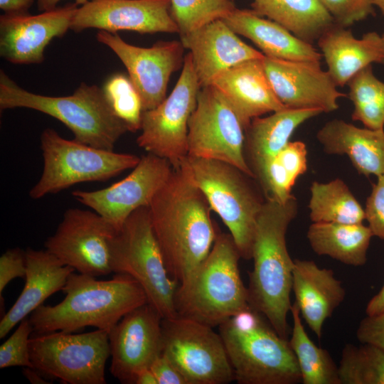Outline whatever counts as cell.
Instances as JSON below:
<instances>
[{
  "instance_id": "4fadbf2b",
  "label": "cell",
  "mask_w": 384,
  "mask_h": 384,
  "mask_svg": "<svg viewBox=\"0 0 384 384\" xmlns=\"http://www.w3.org/2000/svg\"><path fill=\"white\" fill-rule=\"evenodd\" d=\"M245 140V127L225 97L213 85L201 87L188 122V156L229 163L255 178Z\"/></svg>"
},
{
  "instance_id": "e0dca14e",
  "label": "cell",
  "mask_w": 384,
  "mask_h": 384,
  "mask_svg": "<svg viewBox=\"0 0 384 384\" xmlns=\"http://www.w3.org/2000/svg\"><path fill=\"white\" fill-rule=\"evenodd\" d=\"M162 316L148 302L125 314L109 332L110 371L121 383L134 384L162 353Z\"/></svg>"
},
{
  "instance_id": "b9f144b4",
  "label": "cell",
  "mask_w": 384,
  "mask_h": 384,
  "mask_svg": "<svg viewBox=\"0 0 384 384\" xmlns=\"http://www.w3.org/2000/svg\"><path fill=\"white\" fill-rule=\"evenodd\" d=\"M356 338L361 343L384 350V310L363 319L357 329Z\"/></svg>"
},
{
  "instance_id": "d4e9b609",
  "label": "cell",
  "mask_w": 384,
  "mask_h": 384,
  "mask_svg": "<svg viewBox=\"0 0 384 384\" xmlns=\"http://www.w3.org/2000/svg\"><path fill=\"white\" fill-rule=\"evenodd\" d=\"M317 41L327 72L338 87L347 85L372 63H384V39L375 31L358 39L346 27L334 24Z\"/></svg>"
},
{
  "instance_id": "9c48e42d",
  "label": "cell",
  "mask_w": 384,
  "mask_h": 384,
  "mask_svg": "<svg viewBox=\"0 0 384 384\" xmlns=\"http://www.w3.org/2000/svg\"><path fill=\"white\" fill-rule=\"evenodd\" d=\"M43 172L29 192L33 199L55 193L82 182L105 181L133 169L140 157L93 147L62 137L55 129L41 135Z\"/></svg>"
},
{
  "instance_id": "83f0119b",
  "label": "cell",
  "mask_w": 384,
  "mask_h": 384,
  "mask_svg": "<svg viewBox=\"0 0 384 384\" xmlns=\"http://www.w3.org/2000/svg\"><path fill=\"white\" fill-rule=\"evenodd\" d=\"M238 35L252 41L267 57L293 61L320 62L322 55L311 43L252 9H235L223 19Z\"/></svg>"
},
{
  "instance_id": "7402d4cb",
  "label": "cell",
  "mask_w": 384,
  "mask_h": 384,
  "mask_svg": "<svg viewBox=\"0 0 384 384\" xmlns=\"http://www.w3.org/2000/svg\"><path fill=\"white\" fill-rule=\"evenodd\" d=\"M262 59L242 62L223 73L210 85L228 100L245 130L254 118L287 107L275 95Z\"/></svg>"
},
{
  "instance_id": "5b68a950",
  "label": "cell",
  "mask_w": 384,
  "mask_h": 384,
  "mask_svg": "<svg viewBox=\"0 0 384 384\" xmlns=\"http://www.w3.org/2000/svg\"><path fill=\"white\" fill-rule=\"evenodd\" d=\"M240 384H297L300 370L288 339L280 336L265 317L250 306L219 326Z\"/></svg>"
},
{
  "instance_id": "e575fe53",
  "label": "cell",
  "mask_w": 384,
  "mask_h": 384,
  "mask_svg": "<svg viewBox=\"0 0 384 384\" xmlns=\"http://www.w3.org/2000/svg\"><path fill=\"white\" fill-rule=\"evenodd\" d=\"M338 368L341 384H384V350L347 343Z\"/></svg>"
},
{
  "instance_id": "277c9868",
  "label": "cell",
  "mask_w": 384,
  "mask_h": 384,
  "mask_svg": "<svg viewBox=\"0 0 384 384\" xmlns=\"http://www.w3.org/2000/svg\"><path fill=\"white\" fill-rule=\"evenodd\" d=\"M240 254L230 233L218 231L207 257L179 283L175 294L177 316L212 327L250 306L239 270Z\"/></svg>"
},
{
  "instance_id": "f1b7e54d",
  "label": "cell",
  "mask_w": 384,
  "mask_h": 384,
  "mask_svg": "<svg viewBox=\"0 0 384 384\" xmlns=\"http://www.w3.org/2000/svg\"><path fill=\"white\" fill-rule=\"evenodd\" d=\"M251 7L311 44L336 24L319 0H254Z\"/></svg>"
},
{
  "instance_id": "3957f363",
  "label": "cell",
  "mask_w": 384,
  "mask_h": 384,
  "mask_svg": "<svg viewBox=\"0 0 384 384\" xmlns=\"http://www.w3.org/2000/svg\"><path fill=\"white\" fill-rule=\"evenodd\" d=\"M58 304L41 305L29 318L33 332H75L87 326L110 332L127 313L148 302L141 285L127 274L110 280L73 272Z\"/></svg>"
},
{
  "instance_id": "74e56055",
  "label": "cell",
  "mask_w": 384,
  "mask_h": 384,
  "mask_svg": "<svg viewBox=\"0 0 384 384\" xmlns=\"http://www.w3.org/2000/svg\"><path fill=\"white\" fill-rule=\"evenodd\" d=\"M33 332L29 319H23L12 335L0 346V368L31 367L29 339Z\"/></svg>"
},
{
  "instance_id": "7a4b0ae2",
  "label": "cell",
  "mask_w": 384,
  "mask_h": 384,
  "mask_svg": "<svg viewBox=\"0 0 384 384\" xmlns=\"http://www.w3.org/2000/svg\"><path fill=\"white\" fill-rule=\"evenodd\" d=\"M298 212L294 196L282 203L266 198L256 220L247 287L250 306L261 313L277 333L288 339L294 260L286 234Z\"/></svg>"
},
{
  "instance_id": "f546056e",
  "label": "cell",
  "mask_w": 384,
  "mask_h": 384,
  "mask_svg": "<svg viewBox=\"0 0 384 384\" xmlns=\"http://www.w3.org/2000/svg\"><path fill=\"white\" fill-rule=\"evenodd\" d=\"M373 236L369 227L363 223H313L306 233L309 245L316 254L354 267L366 262Z\"/></svg>"
},
{
  "instance_id": "9a60e30c",
  "label": "cell",
  "mask_w": 384,
  "mask_h": 384,
  "mask_svg": "<svg viewBox=\"0 0 384 384\" xmlns=\"http://www.w3.org/2000/svg\"><path fill=\"white\" fill-rule=\"evenodd\" d=\"M173 171L168 160L147 153L140 157L131 173L119 181L97 191L75 190L72 195L117 230L134 210L149 207Z\"/></svg>"
},
{
  "instance_id": "4dcf8cb0",
  "label": "cell",
  "mask_w": 384,
  "mask_h": 384,
  "mask_svg": "<svg viewBox=\"0 0 384 384\" xmlns=\"http://www.w3.org/2000/svg\"><path fill=\"white\" fill-rule=\"evenodd\" d=\"M309 217L313 223H363L364 209L345 182L314 181L310 186Z\"/></svg>"
},
{
  "instance_id": "8d00e7d4",
  "label": "cell",
  "mask_w": 384,
  "mask_h": 384,
  "mask_svg": "<svg viewBox=\"0 0 384 384\" xmlns=\"http://www.w3.org/2000/svg\"><path fill=\"white\" fill-rule=\"evenodd\" d=\"M171 14L180 36L217 19H223L235 9L230 0H171Z\"/></svg>"
},
{
  "instance_id": "ab89813d",
  "label": "cell",
  "mask_w": 384,
  "mask_h": 384,
  "mask_svg": "<svg viewBox=\"0 0 384 384\" xmlns=\"http://www.w3.org/2000/svg\"><path fill=\"white\" fill-rule=\"evenodd\" d=\"M377 178L366 200L365 220L373 236L384 240V174Z\"/></svg>"
},
{
  "instance_id": "ee69618b",
  "label": "cell",
  "mask_w": 384,
  "mask_h": 384,
  "mask_svg": "<svg viewBox=\"0 0 384 384\" xmlns=\"http://www.w3.org/2000/svg\"><path fill=\"white\" fill-rule=\"evenodd\" d=\"M35 0H0V9L9 15H23L28 13Z\"/></svg>"
},
{
  "instance_id": "44dd1931",
  "label": "cell",
  "mask_w": 384,
  "mask_h": 384,
  "mask_svg": "<svg viewBox=\"0 0 384 384\" xmlns=\"http://www.w3.org/2000/svg\"><path fill=\"white\" fill-rule=\"evenodd\" d=\"M181 41L190 50L201 87L210 85L220 75L242 62L265 57L243 42L223 19L181 36Z\"/></svg>"
},
{
  "instance_id": "603a6c76",
  "label": "cell",
  "mask_w": 384,
  "mask_h": 384,
  "mask_svg": "<svg viewBox=\"0 0 384 384\" xmlns=\"http://www.w3.org/2000/svg\"><path fill=\"white\" fill-rule=\"evenodd\" d=\"M292 291L300 314L318 338L325 321L343 302L346 290L330 269L314 261L294 260Z\"/></svg>"
},
{
  "instance_id": "f35d334b",
  "label": "cell",
  "mask_w": 384,
  "mask_h": 384,
  "mask_svg": "<svg viewBox=\"0 0 384 384\" xmlns=\"http://www.w3.org/2000/svg\"><path fill=\"white\" fill-rule=\"evenodd\" d=\"M336 24L348 27L374 14L375 0H319Z\"/></svg>"
},
{
  "instance_id": "5bb4252c",
  "label": "cell",
  "mask_w": 384,
  "mask_h": 384,
  "mask_svg": "<svg viewBox=\"0 0 384 384\" xmlns=\"http://www.w3.org/2000/svg\"><path fill=\"white\" fill-rule=\"evenodd\" d=\"M117 230L96 212L68 209L46 250L78 273L93 277L112 272L109 238Z\"/></svg>"
},
{
  "instance_id": "60d3db41",
  "label": "cell",
  "mask_w": 384,
  "mask_h": 384,
  "mask_svg": "<svg viewBox=\"0 0 384 384\" xmlns=\"http://www.w3.org/2000/svg\"><path fill=\"white\" fill-rule=\"evenodd\" d=\"M26 251L16 247L8 249L0 257V296L6 285L14 279L25 278Z\"/></svg>"
},
{
  "instance_id": "484cf974",
  "label": "cell",
  "mask_w": 384,
  "mask_h": 384,
  "mask_svg": "<svg viewBox=\"0 0 384 384\" xmlns=\"http://www.w3.org/2000/svg\"><path fill=\"white\" fill-rule=\"evenodd\" d=\"M316 138L326 153L346 155L359 174H384V129L360 128L334 119L318 131Z\"/></svg>"
},
{
  "instance_id": "7bdbcfd3",
  "label": "cell",
  "mask_w": 384,
  "mask_h": 384,
  "mask_svg": "<svg viewBox=\"0 0 384 384\" xmlns=\"http://www.w3.org/2000/svg\"><path fill=\"white\" fill-rule=\"evenodd\" d=\"M150 368L158 384H188L183 375L162 353L153 361Z\"/></svg>"
},
{
  "instance_id": "d6a6232c",
  "label": "cell",
  "mask_w": 384,
  "mask_h": 384,
  "mask_svg": "<svg viewBox=\"0 0 384 384\" xmlns=\"http://www.w3.org/2000/svg\"><path fill=\"white\" fill-rule=\"evenodd\" d=\"M307 171V149L301 141L289 142L267 166L257 181L265 198L284 203L293 195L297 179Z\"/></svg>"
},
{
  "instance_id": "ffe728a7",
  "label": "cell",
  "mask_w": 384,
  "mask_h": 384,
  "mask_svg": "<svg viewBox=\"0 0 384 384\" xmlns=\"http://www.w3.org/2000/svg\"><path fill=\"white\" fill-rule=\"evenodd\" d=\"M77 9L74 3L36 15H1V57L14 64L41 63L52 39L63 37L70 29Z\"/></svg>"
},
{
  "instance_id": "4316f807",
  "label": "cell",
  "mask_w": 384,
  "mask_h": 384,
  "mask_svg": "<svg viewBox=\"0 0 384 384\" xmlns=\"http://www.w3.org/2000/svg\"><path fill=\"white\" fill-rule=\"evenodd\" d=\"M322 112L319 109L286 107L251 121L245 130V156L256 181L273 157L290 142L294 131L305 121Z\"/></svg>"
},
{
  "instance_id": "f907efd6",
  "label": "cell",
  "mask_w": 384,
  "mask_h": 384,
  "mask_svg": "<svg viewBox=\"0 0 384 384\" xmlns=\"http://www.w3.org/2000/svg\"><path fill=\"white\" fill-rule=\"evenodd\" d=\"M230 1H233L234 0H230Z\"/></svg>"
},
{
  "instance_id": "7dc6e473",
  "label": "cell",
  "mask_w": 384,
  "mask_h": 384,
  "mask_svg": "<svg viewBox=\"0 0 384 384\" xmlns=\"http://www.w3.org/2000/svg\"><path fill=\"white\" fill-rule=\"evenodd\" d=\"M134 384H158V382L151 368H146L137 373Z\"/></svg>"
},
{
  "instance_id": "6da1fadb",
  "label": "cell",
  "mask_w": 384,
  "mask_h": 384,
  "mask_svg": "<svg viewBox=\"0 0 384 384\" xmlns=\"http://www.w3.org/2000/svg\"><path fill=\"white\" fill-rule=\"evenodd\" d=\"M149 210L169 274L180 283L207 257L215 240L218 229L210 205L179 166L156 193Z\"/></svg>"
},
{
  "instance_id": "2e32d148",
  "label": "cell",
  "mask_w": 384,
  "mask_h": 384,
  "mask_svg": "<svg viewBox=\"0 0 384 384\" xmlns=\"http://www.w3.org/2000/svg\"><path fill=\"white\" fill-rule=\"evenodd\" d=\"M97 40L110 48L124 65L138 91L143 110H152L166 97L171 75L183 65L181 41H158L142 48L125 42L117 33L100 30Z\"/></svg>"
},
{
  "instance_id": "1f68e13d",
  "label": "cell",
  "mask_w": 384,
  "mask_h": 384,
  "mask_svg": "<svg viewBox=\"0 0 384 384\" xmlns=\"http://www.w3.org/2000/svg\"><path fill=\"white\" fill-rule=\"evenodd\" d=\"M293 327L289 345L295 355L303 384H341L338 366L330 353L318 347L309 337L294 302L290 308Z\"/></svg>"
},
{
  "instance_id": "681fc988",
  "label": "cell",
  "mask_w": 384,
  "mask_h": 384,
  "mask_svg": "<svg viewBox=\"0 0 384 384\" xmlns=\"http://www.w3.org/2000/svg\"><path fill=\"white\" fill-rule=\"evenodd\" d=\"M374 5L378 7L384 15V0H375ZM382 37L384 39V33H383Z\"/></svg>"
},
{
  "instance_id": "836d02e7",
  "label": "cell",
  "mask_w": 384,
  "mask_h": 384,
  "mask_svg": "<svg viewBox=\"0 0 384 384\" xmlns=\"http://www.w3.org/2000/svg\"><path fill=\"white\" fill-rule=\"evenodd\" d=\"M347 85L354 106L352 119L369 129H384V82L375 76L371 65L356 74Z\"/></svg>"
},
{
  "instance_id": "cb8c5ba5",
  "label": "cell",
  "mask_w": 384,
  "mask_h": 384,
  "mask_svg": "<svg viewBox=\"0 0 384 384\" xmlns=\"http://www.w3.org/2000/svg\"><path fill=\"white\" fill-rule=\"evenodd\" d=\"M25 284L19 297L0 321V338L35 311L53 294L62 290L75 270L46 250H26Z\"/></svg>"
},
{
  "instance_id": "7c38bea8",
  "label": "cell",
  "mask_w": 384,
  "mask_h": 384,
  "mask_svg": "<svg viewBox=\"0 0 384 384\" xmlns=\"http://www.w3.org/2000/svg\"><path fill=\"white\" fill-rule=\"evenodd\" d=\"M201 85L190 53L184 57L173 90L156 107L143 112L138 146L168 160L178 169L188 156L189 119L197 104Z\"/></svg>"
},
{
  "instance_id": "ba28073f",
  "label": "cell",
  "mask_w": 384,
  "mask_h": 384,
  "mask_svg": "<svg viewBox=\"0 0 384 384\" xmlns=\"http://www.w3.org/2000/svg\"><path fill=\"white\" fill-rule=\"evenodd\" d=\"M108 247L112 272L135 279L146 293L148 303L163 319L177 316L174 299L179 283L166 269L149 207L134 210L109 238Z\"/></svg>"
},
{
  "instance_id": "8992f818",
  "label": "cell",
  "mask_w": 384,
  "mask_h": 384,
  "mask_svg": "<svg viewBox=\"0 0 384 384\" xmlns=\"http://www.w3.org/2000/svg\"><path fill=\"white\" fill-rule=\"evenodd\" d=\"M23 107L51 116L63 123L74 139L93 147L113 151L128 130L112 111L102 89L81 82L68 96L51 97L29 92L0 72L1 110Z\"/></svg>"
},
{
  "instance_id": "f6af8a7d",
  "label": "cell",
  "mask_w": 384,
  "mask_h": 384,
  "mask_svg": "<svg viewBox=\"0 0 384 384\" xmlns=\"http://www.w3.org/2000/svg\"><path fill=\"white\" fill-rule=\"evenodd\" d=\"M384 310V284L368 303L366 312L367 315H374Z\"/></svg>"
},
{
  "instance_id": "8fae6325",
  "label": "cell",
  "mask_w": 384,
  "mask_h": 384,
  "mask_svg": "<svg viewBox=\"0 0 384 384\" xmlns=\"http://www.w3.org/2000/svg\"><path fill=\"white\" fill-rule=\"evenodd\" d=\"M162 353L188 384H226L235 375L220 334L212 326L177 316L162 319Z\"/></svg>"
},
{
  "instance_id": "bcb514c9",
  "label": "cell",
  "mask_w": 384,
  "mask_h": 384,
  "mask_svg": "<svg viewBox=\"0 0 384 384\" xmlns=\"http://www.w3.org/2000/svg\"><path fill=\"white\" fill-rule=\"evenodd\" d=\"M23 374L26 378L32 384H48L51 383L47 380L43 374L34 368L24 367Z\"/></svg>"
},
{
  "instance_id": "d590c367",
  "label": "cell",
  "mask_w": 384,
  "mask_h": 384,
  "mask_svg": "<svg viewBox=\"0 0 384 384\" xmlns=\"http://www.w3.org/2000/svg\"><path fill=\"white\" fill-rule=\"evenodd\" d=\"M102 89L112 111L128 130L134 132L141 129L142 101L129 77L114 73L106 80Z\"/></svg>"
},
{
  "instance_id": "ac0fdd59",
  "label": "cell",
  "mask_w": 384,
  "mask_h": 384,
  "mask_svg": "<svg viewBox=\"0 0 384 384\" xmlns=\"http://www.w3.org/2000/svg\"><path fill=\"white\" fill-rule=\"evenodd\" d=\"M171 0H90L78 7L70 29L97 28L115 33H179L171 11Z\"/></svg>"
},
{
  "instance_id": "d6986e66",
  "label": "cell",
  "mask_w": 384,
  "mask_h": 384,
  "mask_svg": "<svg viewBox=\"0 0 384 384\" xmlns=\"http://www.w3.org/2000/svg\"><path fill=\"white\" fill-rule=\"evenodd\" d=\"M263 66L272 89L287 107L319 109L331 112L338 108V100L346 95L320 62L293 61L265 56Z\"/></svg>"
},
{
  "instance_id": "c3c4849f",
  "label": "cell",
  "mask_w": 384,
  "mask_h": 384,
  "mask_svg": "<svg viewBox=\"0 0 384 384\" xmlns=\"http://www.w3.org/2000/svg\"><path fill=\"white\" fill-rule=\"evenodd\" d=\"M38 9L41 11L53 9L57 7L58 3L61 0H36ZM77 5H83L90 0H74Z\"/></svg>"
},
{
  "instance_id": "52a82bcc",
  "label": "cell",
  "mask_w": 384,
  "mask_h": 384,
  "mask_svg": "<svg viewBox=\"0 0 384 384\" xmlns=\"http://www.w3.org/2000/svg\"><path fill=\"white\" fill-rule=\"evenodd\" d=\"M180 166L228 228L241 257L252 259L256 220L266 199L256 180L235 166L215 159L187 156Z\"/></svg>"
},
{
  "instance_id": "30bf717a",
  "label": "cell",
  "mask_w": 384,
  "mask_h": 384,
  "mask_svg": "<svg viewBox=\"0 0 384 384\" xmlns=\"http://www.w3.org/2000/svg\"><path fill=\"white\" fill-rule=\"evenodd\" d=\"M29 354L34 368L63 383L105 384L109 333L100 329L83 334L33 332Z\"/></svg>"
}]
</instances>
